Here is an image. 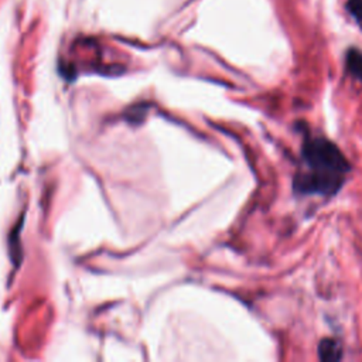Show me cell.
<instances>
[{"label": "cell", "mask_w": 362, "mask_h": 362, "mask_svg": "<svg viewBox=\"0 0 362 362\" xmlns=\"http://www.w3.org/2000/svg\"><path fill=\"white\" fill-rule=\"evenodd\" d=\"M301 158L303 168L294 177V189L301 194L334 195L351 170L342 151L325 137H307Z\"/></svg>", "instance_id": "obj_1"}, {"label": "cell", "mask_w": 362, "mask_h": 362, "mask_svg": "<svg viewBox=\"0 0 362 362\" xmlns=\"http://www.w3.org/2000/svg\"><path fill=\"white\" fill-rule=\"evenodd\" d=\"M318 356L321 361L327 362H338L342 359V346L339 341L334 338H324L318 344Z\"/></svg>", "instance_id": "obj_2"}, {"label": "cell", "mask_w": 362, "mask_h": 362, "mask_svg": "<svg viewBox=\"0 0 362 362\" xmlns=\"http://www.w3.org/2000/svg\"><path fill=\"white\" fill-rule=\"evenodd\" d=\"M345 65L348 72L358 81H362V51L351 48L345 57Z\"/></svg>", "instance_id": "obj_3"}, {"label": "cell", "mask_w": 362, "mask_h": 362, "mask_svg": "<svg viewBox=\"0 0 362 362\" xmlns=\"http://www.w3.org/2000/svg\"><path fill=\"white\" fill-rule=\"evenodd\" d=\"M348 8L356 23L362 27V0H348Z\"/></svg>", "instance_id": "obj_4"}]
</instances>
